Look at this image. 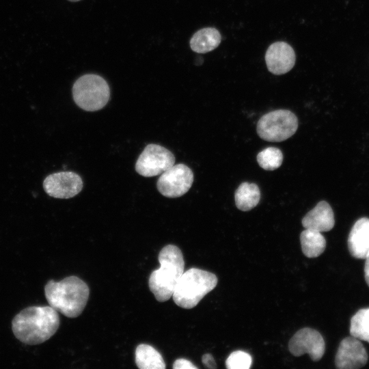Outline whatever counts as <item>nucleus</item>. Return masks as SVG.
I'll list each match as a JSON object with an SVG mask.
<instances>
[{
    "instance_id": "obj_1",
    "label": "nucleus",
    "mask_w": 369,
    "mask_h": 369,
    "mask_svg": "<svg viewBox=\"0 0 369 369\" xmlns=\"http://www.w3.org/2000/svg\"><path fill=\"white\" fill-rule=\"evenodd\" d=\"M59 326V316L52 307L31 306L16 314L12 321L15 337L20 342L36 345L51 338Z\"/></svg>"
},
{
    "instance_id": "obj_2",
    "label": "nucleus",
    "mask_w": 369,
    "mask_h": 369,
    "mask_svg": "<svg viewBox=\"0 0 369 369\" xmlns=\"http://www.w3.org/2000/svg\"><path fill=\"white\" fill-rule=\"evenodd\" d=\"M46 299L51 307L69 318H76L83 311L90 289L82 279L69 276L62 281H49L44 287Z\"/></svg>"
},
{
    "instance_id": "obj_3",
    "label": "nucleus",
    "mask_w": 369,
    "mask_h": 369,
    "mask_svg": "<svg viewBox=\"0 0 369 369\" xmlns=\"http://www.w3.org/2000/svg\"><path fill=\"white\" fill-rule=\"evenodd\" d=\"M160 268L153 271L148 280L150 291L160 302L172 297L176 285L184 273V261L181 250L167 245L159 254Z\"/></svg>"
},
{
    "instance_id": "obj_4",
    "label": "nucleus",
    "mask_w": 369,
    "mask_h": 369,
    "mask_svg": "<svg viewBox=\"0 0 369 369\" xmlns=\"http://www.w3.org/2000/svg\"><path fill=\"white\" fill-rule=\"evenodd\" d=\"M217 276L209 271L191 268L182 273L174 288L172 297L180 308L191 309L217 284Z\"/></svg>"
},
{
    "instance_id": "obj_5",
    "label": "nucleus",
    "mask_w": 369,
    "mask_h": 369,
    "mask_svg": "<svg viewBox=\"0 0 369 369\" xmlns=\"http://www.w3.org/2000/svg\"><path fill=\"white\" fill-rule=\"evenodd\" d=\"M72 92L74 102L87 111L102 109L110 98L107 82L95 74H86L77 79Z\"/></svg>"
},
{
    "instance_id": "obj_6",
    "label": "nucleus",
    "mask_w": 369,
    "mask_h": 369,
    "mask_svg": "<svg viewBox=\"0 0 369 369\" xmlns=\"http://www.w3.org/2000/svg\"><path fill=\"white\" fill-rule=\"evenodd\" d=\"M298 128V119L290 111L278 109L262 115L257 123L256 131L265 141L279 142L292 136Z\"/></svg>"
},
{
    "instance_id": "obj_7",
    "label": "nucleus",
    "mask_w": 369,
    "mask_h": 369,
    "mask_svg": "<svg viewBox=\"0 0 369 369\" xmlns=\"http://www.w3.org/2000/svg\"><path fill=\"white\" fill-rule=\"evenodd\" d=\"M175 163V156L167 148L150 144L147 145L135 163L136 172L144 177L161 174Z\"/></svg>"
},
{
    "instance_id": "obj_8",
    "label": "nucleus",
    "mask_w": 369,
    "mask_h": 369,
    "mask_svg": "<svg viewBox=\"0 0 369 369\" xmlns=\"http://www.w3.org/2000/svg\"><path fill=\"white\" fill-rule=\"evenodd\" d=\"M193 182L191 169L184 164L172 165L163 172L156 183L158 191L167 197H178L185 194Z\"/></svg>"
},
{
    "instance_id": "obj_9",
    "label": "nucleus",
    "mask_w": 369,
    "mask_h": 369,
    "mask_svg": "<svg viewBox=\"0 0 369 369\" xmlns=\"http://www.w3.org/2000/svg\"><path fill=\"white\" fill-rule=\"evenodd\" d=\"M291 354L299 357L308 353L312 360L319 361L325 351V343L321 334L316 330L305 327L297 331L288 343Z\"/></svg>"
},
{
    "instance_id": "obj_10",
    "label": "nucleus",
    "mask_w": 369,
    "mask_h": 369,
    "mask_svg": "<svg viewBox=\"0 0 369 369\" xmlns=\"http://www.w3.org/2000/svg\"><path fill=\"white\" fill-rule=\"evenodd\" d=\"M43 187L51 197L68 199L82 190L83 181L81 176L73 172H61L48 176L43 182Z\"/></svg>"
},
{
    "instance_id": "obj_11",
    "label": "nucleus",
    "mask_w": 369,
    "mask_h": 369,
    "mask_svg": "<svg viewBox=\"0 0 369 369\" xmlns=\"http://www.w3.org/2000/svg\"><path fill=\"white\" fill-rule=\"evenodd\" d=\"M368 357L362 343L351 336L340 342L335 357V364L338 369H357L366 364Z\"/></svg>"
},
{
    "instance_id": "obj_12",
    "label": "nucleus",
    "mask_w": 369,
    "mask_h": 369,
    "mask_svg": "<svg viewBox=\"0 0 369 369\" xmlns=\"http://www.w3.org/2000/svg\"><path fill=\"white\" fill-rule=\"evenodd\" d=\"M268 70L276 75L289 72L295 66V53L288 43L276 42L268 48L265 54Z\"/></svg>"
},
{
    "instance_id": "obj_13",
    "label": "nucleus",
    "mask_w": 369,
    "mask_h": 369,
    "mask_svg": "<svg viewBox=\"0 0 369 369\" xmlns=\"http://www.w3.org/2000/svg\"><path fill=\"white\" fill-rule=\"evenodd\" d=\"M351 255L357 259H365L369 255V219L361 217L353 226L348 238Z\"/></svg>"
},
{
    "instance_id": "obj_14",
    "label": "nucleus",
    "mask_w": 369,
    "mask_h": 369,
    "mask_svg": "<svg viewBox=\"0 0 369 369\" xmlns=\"http://www.w3.org/2000/svg\"><path fill=\"white\" fill-rule=\"evenodd\" d=\"M301 223L305 229L328 232L335 224L333 210L327 202L320 201L304 216Z\"/></svg>"
},
{
    "instance_id": "obj_15",
    "label": "nucleus",
    "mask_w": 369,
    "mask_h": 369,
    "mask_svg": "<svg viewBox=\"0 0 369 369\" xmlns=\"http://www.w3.org/2000/svg\"><path fill=\"white\" fill-rule=\"evenodd\" d=\"M221 37L217 29L206 27L195 32L190 40V47L196 53H206L216 49Z\"/></svg>"
},
{
    "instance_id": "obj_16",
    "label": "nucleus",
    "mask_w": 369,
    "mask_h": 369,
    "mask_svg": "<svg viewBox=\"0 0 369 369\" xmlns=\"http://www.w3.org/2000/svg\"><path fill=\"white\" fill-rule=\"evenodd\" d=\"M135 363L141 369H165L162 355L150 345L141 344L135 350Z\"/></svg>"
},
{
    "instance_id": "obj_17",
    "label": "nucleus",
    "mask_w": 369,
    "mask_h": 369,
    "mask_svg": "<svg viewBox=\"0 0 369 369\" xmlns=\"http://www.w3.org/2000/svg\"><path fill=\"white\" fill-rule=\"evenodd\" d=\"M300 242L302 251L308 258L319 256L326 248V240L321 232L311 229L302 231Z\"/></svg>"
},
{
    "instance_id": "obj_18",
    "label": "nucleus",
    "mask_w": 369,
    "mask_h": 369,
    "mask_svg": "<svg viewBox=\"0 0 369 369\" xmlns=\"http://www.w3.org/2000/svg\"><path fill=\"white\" fill-rule=\"evenodd\" d=\"M260 199V191L254 183H241L234 194L236 207L243 211H248L257 206Z\"/></svg>"
},
{
    "instance_id": "obj_19",
    "label": "nucleus",
    "mask_w": 369,
    "mask_h": 369,
    "mask_svg": "<svg viewBox=\"0 0 369 369\" xmlns=\"http://www.w3.org/2000/svg\"><path fill=\"white\" fill-rule=\"evenodd\" d=\"M350 333L369 343V308L358 310L351 318Z\"/></svg>"
},
{
    "instance_id": "obj_20",
    "label": "nucleus",
    "mask_w": 369,
    "mask_h": 369,
    "mask_svg": "<svg viewBox=\"0 0 369 369\" xmlns=\"http://www.w3.org/2000/svg\"><path fill=\"white\" fill-rule=\"evenodd\" d=\"M257 161L262 169L269 171L275 170L281 166L283 154L275 147H268L258 154Z\"/></svg>"
},
{
    "instance_id": "obj_21",
    "label": "nucleus",
    "mask_w": 369,
    "mask_h": 369,
    "mask_svg": "<svg viewBox=\"0 0 369 369\" xmlns=\"http://www.w3.org/2000/svg\"><path fill=\"white\" fill-rule=\"evenodd\" d=\"M251 364V356L243 351L232 352L226 361V366L228 369H249Z\"/></svg>"
},
{
    "instance_id": "obj_22",
    "label": "nucleus",
    "mask_w": 369,
    "mask_h": 369,
    "mask_svg": "<svg viewBox=\"0 0 369 369\" xmlns=\"http://www.w3.org/2000/svg\"><path fill=\"white\" fill-rule=\"evenodd\" d=\"M174 369H196L197 368L195 366L193 365L192 362L186 359H176L173 364Z\"/></svg>"
},
{
    "instance_id": "obj_23",
    "label": "nucleus",
    "mask_w": 369,
    "mask_h": 369,
    "mask_svg": "<svg viewBox=\"0 0 369 369\" xmlns=\"http://www.w3.org/2000/svg\"><path fill=\"white\" fill-rule=\"evenodd\" d=\"M202 361L206 368L211 369L217 368L216 362L212 355L210 353L204 354L202 357Z\"/></svg>"
},
{
    "instance_id": "obj_24",
    "label": "nucleus",
    "mask_w": 369,
    "mask_h": 369,
    "mask_svg": "<svg viewBox=\"0 0 369 369\" xmlns=\"http://www.w3.org/2000/svg\"><path fill=\"white\" fill-rule=\"evenodd\" d=\"M364 276L366 284L369 286V255L365 258Z\"/></svg>"
},
{
    "instance_id": "obj_25",
    "label": "nucleus",
    "mask_w": 369,
    "mask_h": 369,
    "mask_svg": "<svg viewBox=\"0 0 369 369\" xmlns=\"http://www.w3.org/2000/svg\"><path fill=\"white\" fill-rule=\"evenodd\" d=\"M68 1H72V2H76V1H81V0H68Z\"/></svg>"
}]
</instances>
